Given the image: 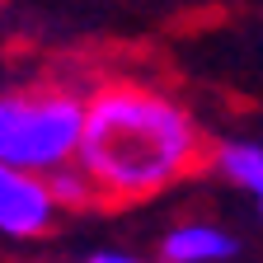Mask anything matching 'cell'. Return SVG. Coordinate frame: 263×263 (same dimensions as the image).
<instances>
[{"label": "cell", "instance_id": "cell-1", "mask_svg": "<svg viewBox=\"0 0 263 263\" xmlns=\"http://www.w3.org/2000/svg\"><path fill=\"white\" fill-rule=\"evenodd\" d=\"M207 160L197 118L155 85L113 80L85 99L76 164L89 174L104 207H132L170 193Z\"/></svg>", "mask_w": 263, "mask_h": 263}, {"label": "cell", "instance_id": "cell-2", "mask_svg": "<svg viewBox=\"0 0 263 263\" xmlns=\"http://www.w3.org/2000/svg\"><path fill=\"white\" fill-rule=\"evenodd\" d=\"M85 99L57 85L0 89V164L52 174L80 155Z\"/></svg>", "mask_w": 263, "mask_h": 263}, {"label": "cell", "instance_id": "cell-3", "mask_svg": "<svg viewBox=\"0 0 263 263\" xmlns=\"http://www.w3.org/2000/svg\"><path fill=\"white\" fill-rule=\"evenodd\" d=\"M61 221V202L47 174L0 164V235L10 240H43Z\"/></svg>", "mask_w": 263, "mask_h": 263}, {"label": "cell", "instance_id": "cell-4", "mask_svg": "<svg viewBox=\"0 0 263 263\" xmlns=\"http://www.w3.org/2000/svg\"><path fill=\"white\" fill-rule=\"evenodd\" d=\"M240 254V240L212 221H179L160 240V263H230Z\"/></svg>", "mask_w": 263, "mask_h": 263}, {"label": "cell", "instance_id": "cell-5", "mask_svg": "<svg viewBox=\"0 0 263 263\" xmlns=\"http://www.w3.org/2000/svg\"><path fill=\"white\" fill-rule=\"evenodd\" d=\"M212 170L240 193H263V146L258 141H226L212 151Z\"/></svg>", "mask_w": 263, "mask_h": 263}, {"label": "cell", "instance_id": "cell-6", "mask_svg": "<svg viewBox=\"0 0 263 263\" xmlns=\"http://www.w3.org/2000/svg\"><path fill=\"white\" fill-rule=\"evenodd\" d=\"M47 183H52V193H57L61 212H85V207H94V202H99L89 174L80 170L76 160H71V164H61V170H52V174H47Z\"/></svg>", "mask_w": 263, "mask_h": 263}, {"label": "cell", "instance_id": "cell-7", "mask_svg": "<svg viewBox=\"0 0 263 263\" xmlns=\"http://www.w3.org/2000/svg\"><path fill=\"white\" fill-rule=\"evenodd\" d=\"M85 263H146V258H132V254H118V249H99V254H89Z\"/></svg>", "mask_w": 263, "mask_h": 263}, {"label": "cell", "instance_id": "cell-8", "mask_svg": "<svg viewBox=\"0 0 263 263\" xmlns=\"http://www.w3.org/2000/svg\"><path fill=\"white\" fill-rule=\"evenodd\" d=\"M254 202H258V216H263V193H258V197H254Z\"/></svg>", "mask_w": 263, "mask_h": 263}]
</instances>
